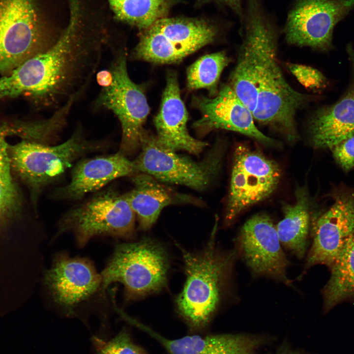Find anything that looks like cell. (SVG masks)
<instances>
[{
	"instance_id": "cell-1",
	"label": "cell",
	"mask_w": 354,
	"mask_h": 354,
	"mask_svg": "<svg viewBox=\"0 0 354 354\" xmlns=\"http://www.w3.org/2000/svg\"><path fill=\"white\" fill-rule=\"evenodd\" d=\"M70 20L56 42L0 77V99L27 95L45 108L59 109L79 98L90 82L108 43L102 27L85 20L81 0H68Z\"/></svg>"
},
{
	"instance_id": "cell-2",
	"label": "cell",
	"mask_w": 354,
	"mask_h": 354,
	"mask_svg": "<svg viewBox=\"0 0 354 354\" xmlns=\"http://www.w3.org/2000/svg\"><path fill=\"white\" fill-rule=\"evenodd\" d=\"M244 34L231 88L254 119L296 138L295 115L309 99L287 82L276 55V32L260 0H247Z\"/></svg>"
},
{
	"instance_id": "cell-3",
	"label": "cell",
	"mask_w": 354,
	"mask_h": 354,
	"mask_svg": "<svg viewBox=\"0 0 354 354\" xmlns=\"http://www.w3.org/2000/svg\"><path fill=\"white\" fill-rule=\"evenodd\" d=\"M213 236L200 251L192 252L178 246L186 280L176 306L180 315L195 328L206 326L223 301L238 256L235 248L229 251L220 249Z\"/></svg>"
},
{
	"instance_id": "cell-4",
	"label": "cell",
	"mask_w": 354,
	"mask_h": 354,
	"mask_svg": "<svg viewBox=\"0 0 354 354\" xmlns=\"http://www.w3.org/2000/svg\"><path fill=\"white\" fill-rule=\"evenodd\" d=\"M103 140L87 139L83 130L77 129L65 142L58 145L24 140L9 148L12 169L30 189L35 203L41 192L59 180L80 157L106 149Z\"/></svg>"
},
{
	"instance_id": "cell-5",
	"label": "cell",
	"mask_w": 354,
	"mask_h": 354,
	"mask_svg": "<svg viewBox=\"0 0 354 354\" xmlns=\"http://www.w3.org/2000/svg\"><path fill=\"white\" fill-rule=\"evenodd\" d=\"M42 12L38 0H0V76L46 51L59 37Z\"/></svg>"
},
{
	"instance_id": "cell-6",
	"label": "cell",
	"mask_w": 354,
	"mask_h": 354,
	"mask_svg": "<svg viewBox=\"0 0 354 354\" xmlns=\"http://www.w3.org/2000/svg\"><path fill=\"white\" fill-rule=\"evenodd\" d=\"M169 265L167 251L153 239L118 244L101 273V290L120 283L128 300L157 293L167 284Z\"/></svg>"
},
{
	"instance_id": "cell-7",
	"label": "cell",
	"mask_w": 354,
	"mask_h": 354,
	"mask_svg": "<svg viewBox=\"0 0 354 354\" xmlns=\"http://www.w3.org/2000/svg\"><path fill=\"white\" fill-rule=\"evenodd\" d=\"M135 217L126 194L109 187L68 210L59 221L56 236L71 232L80 246L99 236L130 238Z\"/></svg>"
},
{
	"instance_id": "cell-8",
	"label": "cell",
	"mask_w": 354,
	"mask_h": 354,
	"mask_svg": "<svg viewBox=\"0 0 354 354\" xmlns=\"http://www.w3.org/2000/svg\"><path fill=\"white\" fill-rule=\"evenodd\" d=\"M109 70L112 83L102 88L95 104L111 111L118 118L122 129L118 152L126 156L140 148L149 108L142 88L129 76L125 52L116 53Z\"/></svg>"
},
{
	"instance_id": "cell-9",
	"label": "cell",
	"mask_w": 354,
	"mask_h": 354,
	"mask_svg": "<svg viewBox=\"0 0 354 354\" xmlns=\"http://www.w3.org/2000/svg\"><path fill=\"white\" fill-rule=\"evenodd\" d=\"M140 148V153L133 161L136 172L157 180L202 190L210 185L220 168L222 152L216 147L203 160L196 161L166 148L156 137L146 133Z\"/></svg>"
},
{
	"instance_id": "cell-10",
	"label": "cell",
	"mask_w": 354,
	"mask_h": 354,
	"mask_svg": "<svg viewBox=\"0 0 354 354\" xmlns=\"http://www.w3.org/2000/svg\"><path fill=\"white\" fill-rule=\"evenodd\" d=\"M215 34L202 20L162 18L141 34L133 55L154 63L177 62L211 43Z\"/></svg>"
},
{
	"instance_id": "cell-11",
	"label": "cell",
	"mask_w": 354,
	"mask_h": 354,
	"mask_svg": "<svg viewBox=\"0 0 354 354\" xmlns=\"http://www.w3.org/2000/svg\"><path fill=\"white\" fill-rule=\"evenodd\" d=\"M280 176L274 161L245 146H238L234 154L226 223L229 225L247 207L268 197Z\"/></svg>"
},
{
	"instance_id": "cell-12",
	"label": "cell",
	"mask_w": 354,
	"mask_h": 354,
	"mask_svg": "<svg viewBox=\"0 0 354 354\" xmlns=\"http://www.w3.org/2000/svg\"><path fill=\"white\" fill-rule=\"evenodd\" d=\"M354 8V0H296L285 29L288 43L327 51L335 25Z\"/></svg>"
},
{
	"instance_id": "cell-13",
	"label": "cell",
	"mask_w": 354,
	"mask_h": 354,
	"mask_svg": "<svg viewBox=\"0 0 354 354\" xmlns=\"http://www.w3.org/2000/svg\"><path fill=\"white\" fill-rule=\"evenodd\" d=\"M236 249L255 277H266L291 286L287 277L290 263L281 247L276 226L270 217L260 213L242 227Z\"/></svg>"
},
{
	"instance_id": "cell-14",
	"label": "cell",
	"mask_w": 354,
	"mask_h": 354,
	"mask_svg": "<svg viewBox=\"0 0 354 354\" xmlns=\"http://www.w3.org/2000/svg\"><path fill=\"white\" fill-rule=\"evenodd\" d=\"M333 197V203L315 222L304 271L319 264L330 268L345 243L354 236V194L338 191Z\"/></svg>"
},
{
	"instance_id": "cell-15",
	"label": "cell",
	"mask_w": 354,
	"mask_h": 354,
	"mask_svg": "<svg viewBox=\"0 0 354 354\" xmlns=\"http://www.w3.org/2000/svg\"><path fill=\"white\" fill-rule=\"evenodd\" d=\"M44 281L53 300L67 315L80 303L102 291V277L88 261L57 256L46 271Z\"/></svg>"
},
{
	"instance_id": "cell-16",
	"label": "cell",
	"mask_w": 354,
	"mask_h": 354,
	"mask_svg": "<svg viewBox=\"0 0 354 354\" xmlns=\"http://www.w3.org/2000/svg\"><path fill=\"white\" fill-rule=\"evenodd\" d=\"M136 172L133 161L118 151L109 155L82 159L72 168L69 182L54 189L51 199L79 200L116 178L132 176Z\"/></svg>"
},
{
	"instance_id": "cell-17",
	"label": "cell",
	"mask_w": 354,
	"mask_h": 354,
	"mask_svg": "<svg viewBox=\"0 0 354 354\" xmlns=\"http://www.w3.org/2000/svg\"><path fill=\"white\" fill-rule=\"evenodd\" d=\"M201 118L194 126L200 130L223 129L236 131L267 144L273 140L256 126L252 114L229 86L223 87L213 98L195 99Z\"/></svg>"
},
{
	"instance_id": "cell-18",
	"label": "cell",
	"mask_w": 354,
	"mask_h": 354,
	"mask_svg": "<svg viewBox=\"0 0 354 354\" xmlns=\"http://www.w3.org/2000/svg\"><path fill=\"white\" fill-rule=\"evenodd\" d=\"M188 113L182 101L177 75L167 76L160 110L154 120L157 141L163 146L176 151L184 150L198 155L206 143L196 139L187 128Z\"/></svg>"
},
{
	"instance_id": "cell-19",
	"label": "cell",
	"mask_w": 354,
	"mask_h": 354,
	"mask_svg": "<svg viewBox=\"0 0 354 354\" xmlns=\"http://www.w3.org/2000/svg\"><path fill=\"white\" fill-rule=\"evenodd\" d=\"M308 133L315 148L330 149L354 135V82L337 102L314 114Z\"/></svg>"
},
{
	"instance_id": "cell-20",
	"label": "cell",
	"mask_w": 354,
	"mask_h": 354,
	"mask_svg": "<svg viewBox=\"0 0 354 354\" xmlns=\"http://www.w3.org/2000/svg\"><path fill=\"white\" fill-rule=\"evenodd\" d=\"M132 176L134 188L125 194L142 230L152 226L164 207L193 202L191 197L175 192L147 174Z\"/></svg>"
},
{
	"instance_id": "cell-21",
	"label": "cell",
	"mask_w": 354,
	"mask_h": 354,
	"mask_svg": "<svg viewBox=\"0 0 354 354\" xmlns=\"http://www.w3.org/2000/svg\"><path fill=\"white\" fill-rule=\"evenodd\" d=\"M138 326L158 340L170 354H252L255 345L249 338L231 334L192 335L168 339L142 324Z\"/></svg>"
},
{
	"instance_id": "cell-22",
	"label": "cell",
	"mask_w": 354,
	"mask_h": 354,
	"mask_svg": "<svg viewBox=\"0 0 354 354\" xmlns=\"http://www.w3.org/2000/svg\"><path fill=\"white\" fill-rule=\"evenodd\" d=\"M309 203L305 189L299 188L296 202L284 207V217L276 226L281 244L299 259L305 254L309 228Z\"/></svg>"
},
{
	"instance_id": "cell-23",
	"label": "cell",
	"mask_w": 354,
	"mask_h": 354,
	"mask_svg": "<svg viewBox=\"0 0 354 354\" xmlns=\"http://www.w3.org/2000/svg\"><path fill=\"white\" fill-rule=\"evenodd\" d=\"M330 277L322 290L324 310L354 299V236L348 239L330 267Z\"/></svg>"
},
{
	"instance_id": "cell-24",
	"label": "cell",
	"mask_w": 354,
	"mask_h": 354,
	"mask_svg": "<svg viewBox=\"0 0 354 354\" xmlns=\"http://www.w3.org/2000/svg\"><path fill=\"white\" fill-rule=\"evenodd\" d=\"M13 134L12 125L0 122V225L16 210L19 202L11 174L9 147L6 140Z\"/></svg>"
},
{
	"instance_id": "cell-25",
	"label": "cell",
	"mask_w": 354,
	"mask_h": 354,
	"mask_svg": "<svg viewBox=\"0 0 354 354\" xmlns=\"http://www.w3.org/2000/svg\"><path fill=\"white\" fill-rule=\"evenodd\" d=\"M171 0H123L111 6L117 17L139 28L147 29L168 11Z\"/></svg>"
},
{
	"instance_id": "cell-26",
	"label": "cell",
	"mask_w": 354,
	"mask_h": 354,
	"mask_svg": "<svg viewBox=\"0 0 354 354\" xmlns=\"http://www.w3.org/2000/svg\"><path fill=\"white\" fill-rule=\"evenodd\" d=\"M228 62L229 59L223 52L203 56L187 70L188 88L193 90L206 88L214 93L221 74Z\"/></svg>"
},
{
	"instance_id": "cell-27",
	"label": "cell",
	"mask_w": 354,
	"mask_h": 354,
	"mask_svg": "<svg viewBox=\"0 0 354 354\" xmlns=\"http://www.w3.org/2000/svg\"><path fill=\"white\" fill-rule=\"evenodd\" d=\"M92 342L97 354H146L133 342L126 330H121L110 340L93 336Z\"/></svg>"
},
{
	"instance_id": "cell-28",
	"label": "cell",
	"mask_w": 354,
	"mask_h": 354,
	"mask_svg": "<svg viewBox=\"0 0 354 354\" xmlns=\"http://www.w3.org/2000/svg\"><path fill=\"white\" fill-rule=\"evenodd\" d=\"M288 68L298 81L306 88L316 89L324 87L326 79L318 70L305 65L289 64Z\"/></svg>"
},
{
	"instance_id": "cell-29",
	"label": "cell",
	"mask_w": 354,
	"mask_h": 354,
	"mask_svg": "<svg viewBox=\"0 0 354 354\" xmlns=\"http://www.w3.org/2000/svg\"><path fill=\"white\" fill-rule=\"evenodd\" d=\"M331 149L335 161L345 172L354 168V135L344 140Z\"/></svg>"
},
{
	"instance_id": "cell-30",
	"label": "cell",
	"mask_w": 354,
	"mask_h": 354,
	"mask_svg": "<svg viewBox=\"0 0 354 354\" xmlns=\"http://www.w3.org/2000/svg\"><path fill=\"white\" fill-rule=\"evenodd\" d=\"M97 81L102 88L110 85L112 81V76L110 70L99 72L97 75Z\"/></svg>"
},
{
	"instance_id": "cell-31",
	"label": "cell",
	"mask_w": 354,
	"mask_h": 354,
	"mask_svg": "<svg viewBox=\"0 0 354 354\" xmlns=\"http://www.w3.org/2000/svg\"><path fill=\"white\" fill-rule=\"evenodd\" d=\"M231 8L240 18L243 17L241 0H217Z\"/></svg>"
},
{
	"instance_id": "cell-32",
	"label": "cell",
	"mask_w": 354,
	"mask_h": 354,
	"mask_svg": "<svg viewBox=\"0 0 354 354\" xmlns=\"http://www.w3.org/2000/svg\"><path fill=\"white\" fill-rule=\"evenodd\" d=\"M123 0H108L111 6L115 5Z\"/></svg>"
},
{
	"instance_id": "cell-33",
	"label": "cell",
	"mask_w": 354,
	"mask_h": 354,
	"mask_svg": "<svg viewBox=\"0 0 354 354\" xmlns=\"http://www.w3.org/2000/svg\"><path fill=\"white\" fill-rule=\"evenodd\" d=\"M291 354V353H288V354Z\"/></svg>"
}]
</instances>
